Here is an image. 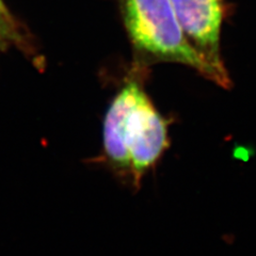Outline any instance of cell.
<instances>
[{"instance_id":"7a4b0ae2","label":"cell","mask_w":256,"mask_h":256,"mask_svg":"<svg viewBox=\"0 0 256 256\" xmlns=\"http://www.w3.org/2000/svg\"><path fill=\"white\" fill-rule=\"evenodd\" d=\"M134 50L132 66L176 63L214 82L207 64L182 30L171 0H114Z\"/></svg>"},{"instance_id":"277c9868","label":"cell","mask_w":256,"mask_h":256,"mask_svg":"<svg viewBox=\"0 0 256 256\" xmlns=\"http://www.w3.org/2000/svg\"><path fill=\"white\" fill-rule=\"evenodd\" d=\"M0 38H4L10 47L20 48L27 54L34 52L29 34L8 9L4 0H0Z\"/></svg>"},{"instance_id":"5b68a950","label":"cell","mask_w":256,"mask_h":256,"mask_svg":"<svg viewBox=\"0 0 256 256\" xmlns=\"http://www.w3.org/2000/svg\"><path fill=\"white\" fill-rule=\"evenodd\" d=\"M9 44H8L4 38H0V50H6V48H9Z\"/></svg>"},{"instance_id":"6da1fadb","label":"cell","mask_w":256,"mask_h":256,"mask_svg":"<svg viewBox=\"0 0 256 256\" xmlns=\"http://www.w3.org/2000/svg\"><path fill=\"white\" fill-rule=\"evenodd\" d=\"M104 118L102 152L106 164L137 190L170 148V120L155 107L144 88L146 68L132 66Z\"/></svg>"},{"instance_id":"3957f363","label":"cell","mask_w":256,"mask_h":256,"mask_svg":"<svg viewBox=\"0 0 256 256\" xmlns=\"http://www.w3.org/2000/svg\"><path fill=\"white\" fill-rule=\"evenodd\" d=\"M190 45L210 68L214 84L230 89L232 80L221 54L223 22L230 16L226 0H171Z\"/></svg>"}]
</instances>
